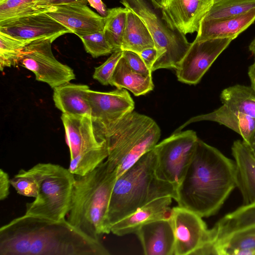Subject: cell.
I'll list each match as a JSON object with an SVG mask.
<instances>
[{
    "mask_svg": "<svg viewBox=\"0 0 255 255\" xmlns=\"http://www.w3.org/2000/svg\"><path fill=\"white\" fill-rule=\"evenodd\" d=\"M100 241L78 231L65 219L23 215L0 229V255H109Z\"/></svg>",
    "mask_w": 255,
    "mask_h": 255,
    "instance_id": "cell-1",
    "label": "cell"
},
{
    "mask_svg": "<svg viewBox=\"0 0 255 255\" xmlns=\"http://www.w3.org/2000/svg\"><path fill=\"white\" fill-rule=\"evenodd\" d=\"M237 188L234 160L198 138L192 159L177 186L178 206L202 217L217 214Z\"/></svg>",
    "mask_w": 255,
    "mask_h": 255,
    "instance_id": "cell-2",
    "label": "cell"
},
{
    "mask_svg": "<svg viewBox=\"0 0 255 255\" xmlns=\"http://www.w3.org/2000/svg\"><path fill=\"white\" fill-rule=\"evenodd\" d=\"M117 178L107 160L82 175H75L68 222L86 237L100 241L110 232L107 216L112 191Z\"/></svg>",
    "mask_w": 255,
    "mask_h": 255,
    "instance_id": "cell-3",
    "label": "cell"
},
{
    "mask_svg": "<svg viewBox=\"0 0 255 255\" xmlns=\"http://www.w3.org/2000/svg\"><path fill=\"white\" fill-rule=\"evenodd\" d=\"M156 163V155L153 149L117 178L107 216L110 233L113 224L142 205L162 197L176 198V187L155 175Z\"/></svg>",
    "mask_w": 255,
    "mask_h": 255,
    "instance_id": "cell-4",
    "label": "cell"
},
{
    "mask_svg": "<svg viewBox=\"0 0 255 255\" xmlns=\"http://www.w3.org/2000/svg\"><path fill=\"white\" fill-rule=\"evenodd\" d=\"M161 130L150 117L132 111L118 121L105 133L110 168H117V177L142 156L154 148Z\"/></svg>",
    "mask_w": 255,
    "mask_h": 255,
    "instance_id": "cell-5",
    "label": "cell"
},
{
    "mask_svg": "<svg viewBox=\"0 0 255 255\" xmlns=\"http://www.w3.org/2000/svg\"><path fill=\"white\" fill-rule=\"evenodd\" d=\"M34 179L38 186L34 200L26 203L24 215L53 220L65 219L70 206L75 175L59 164L39 163L16 174Z\"/></svg>",
    "mask_w": 255,
    "mask_h": 255,
    "instance_id": "cell-6",
    "label": "cell"
},
{
    "mask_svg": "<svg viewBox=\"0 0 255 255\" xmlns=\"http://www.w3.org/2000/svg\"><path fill=\"white\" fill-rule=\"evenodd\" d=\"M120 2L140 18L152 37L158 58L151 72L160 69L176 70L191 43L186 36L170 27L149 0H121Z\"/></svg>",
    "mask_w": 255,
    "mask_h": 255,
    "instance_id": "cell-7",
    "label": "cell"
},
{
    "mask_svg": "<svg viewBox=\"0 0 255 255\" xmlns=\"http://www.w3.org/2000/svg\"><path fill=\"white\" fill-rule=\"evenodd\" d=\"M198 137L192 130L174 132L157 143L155 173L161 180L174 185L176 189L192 159Z\"/></svg>",
    "mask_w": 255,
    "mask_h": 255,
    "instance_id": "cell-8",
    "label": "cell"
},
{
    "mask_svg": "<svg viewBox=\"0 0 255 255\" xmlns=\"http://www.w3.org/2000/svg\"><path fill=\"white\" fill-rule=\"evenodd\" d=\"M55 40L42 38L31 41L22 50L18 60V65L32 72L36 80L52 89L75 79L73 70L54 57L51 45Z\"/></svg>",
    "mask_w": 255,
    "mask_h": 255,
    "instance_id": "cell-9",
    "label": "cell"
},
{
    "mask_svg": "<svg viewBox=\"0 0 255 255\" xmlns=\"http://www.w3.org/2000/svg\"><path fill=\"white\" fill-rule=\"evenodd\" d=\"M87 99L96 133L103 140H106V132L134 109V102L125 89L107 92L89 89Z\"/></svg>",
    "mask_w": 255,
    "mask_h": 255,
    "instance_id": "cell-10",
    "label": "cell"
},
{
    "mask_svg": "<svg viewBox=\"0 0 255 255\" xmlns=\"http://www.w3.org/2000/svg\"><path fill=\"white\" fill-rule=\"evenodd\" d=\"M174 255H197L211 241V232L197 214L180 206L172 208Z\"/></svg>",
    "mask_w": 255,
    "mask_h": 255,
    "instance_id": "cell-11",
    "label": "cell"
},
{
    "mask_svg": "<svg viewBox=\"0 0 255 255\" xmlns=\"http://www.w3.org/2000/svg\"><path fill=\"white\" fill-rule=\"evenodd\" d=\"M234 40L231 38L193 41L176 69L178 81L196 85L214 62Z\"/></svg>",
    "mask_w": 255,
    "mask_h": 255,
    "instance_id": "cell-12",
    "label": "cell"
},
{
    "mask_svg": "<svg viewBox=\"0 0 255 255\" xmlns=\"http://www.w3.org/2000/svg\"><path fill=\"white\" fill-rule=\"evenodd\" d=\"M0 33L25 41L58 37L71 31L43 11L0 21Z\"/></svg>",
    "mask_w": 255,
    "mask_h": 255,
    "instance_id": "cell-13",
    "label": "cell"
},
{
    "mask_svg": "<svg viewBox=\"0 0 255 255\" xmlns=\"http://www.w3.org/2000/svg\"><path fill=\"white\" fill-rule=\"evenodd\" d=\"M213 3V0H166L161 16L170 27L186 35L198 31Z\"/></svg>",
    "mask_w": 255,
    "mask_h": 255,
    "instance_id": "cell-14",
    "label": "cell"
},
{
    "mask_svg": "<svg viewBox=\"0 0 255 255\" xmlns=\"http://www.w3.org/2000/svg\"><path fill=\"white\" fill-rule=\"evenodd\" d=\"M42 10L79 37L104 30L105 17L94 12L87 4H63Z\"/></svg>",
    "mask_w": 255,
    "mask_h": 255,
    "instance_id": "cell-15",
    "label": "cell"
},
{
    "mask_svg": "<svg viewBox=\"0 0 255 255\" xmlns=\"http://www.w3.org/2000/svg\"><path fill=\"white\" fill-rule=\"evenodd\" d=\"M61 119L65 128L70 160L107 143L106 140L101 139L98 136L91 116L62 114Z\"/></svg>",
    "mask_w": 255,
    "mask_h": 255,
    "instance_id": "cell-16",
    "label": "cell"
},
{
    "mask_svg": "<svg viewBox=\"0 0 255 255\" xmlns=\"http://www.w3.org/2000/svg\"><path fill=\"white\" fill-rule=\"evenodd\" d=\"M172 199L170 196L162 197L142 205L113 224L110 227V232L118 236L135 234L145 224L157 220L170 219Z\"/></svg>",
    "mask_w": 255,
    "mask_h": 255,
    "instance_id": "cell-17",
    "label": "cell"
},
{
    "mask_svg": "<svg viewBox=\"0 0 255 255\" xmlns=\"http://www.w3.org/2000/svg\"><path fill=\"white\" fill-rule=\"evenodd\" d=\"M135 234L145 255H174L175 238L170 218L148 222Z\"/></svg>",
    "mask_w": 255,
    "mask_h": 255,
    "instance_id": "cell-18",
    "label": "cell"
},
{
    "mask_svg": "<svg viewBox=\"0 0 255 255\" xmlns=\"http://www.w3.org/2000/svg\"><path fill=\"white\" fill-rule=\"evenodd\" d=\"M236 170L237 188L244 204L255 202V155L243 140H235L231 147Z\"/></svg>",
    "mask_w": 255,
    "mask_h": 255,
    "instance_id": "cell-19",
    "label": "cell"
},
{
    "mask_svg": "<svg viewBox=\"0 0 255 255\" xmlns=\"http://www.w3.org/2000/svg\"><path fill=\"white\" fill-rule=\"evenodd\" d=\"M255 20V7L244 14L231 18L203 20L194 41L226 38L234 39Z\"/></svg>",
    "mask_w": 255,
    "mask_h": 255,
    "instance_id": "cell-20",
    "label": "cell"
},
{
    "mask_svg": "<svg viewBox=\"0 0 255 255\" xmlns=\"http://www.w3.org/2000/svg\"><path fill=\"white\" fill-rule=\"evenodd\" d=\"M203 121L215 122L229 128L239 134L247 143H248L255 128V119L232 111L223 105L211 113L190 118L174 132L181 131L183 128L191 123Z\"/></svg>",
    "mask_w": 255,
    "mask_h": 255,
    "instance_id": "cell-21",
    "label": "cell"
},
{
    "mask_svg": "<svg viewBox=\"0 0 255 255\" xmlns=\"http://www.w3.org/2000/svg\"><path fill=\"white\" fill-rule=\"evenodd\" d=\"M89 87L87 85L68 82L53 89V100L55 107L63 114L91 116L87 99Z\"/></svg>",
    "mask_w": 255,
    "mask_h": 255,
    "instance_id": "cell-22",
    "label": "cell"
},
{
    "mask_svg": "<svg viewBox=\"0 0 255 255\" xmlns=\"http://www.w3.org/2000/svg\"><path fill=\"white\" fill-rule=\"evenodd\" d=\"M255 227V202L244 204L220 219L210 229L209 246L234 232Z\"/></svg>",
    "mask_w": 255,
    "mask_h": 255,
    "instance_id": "cell-23",
    "label": "cell"
},
{
    "mask_svg": "<svg viewBox=\"0 0 255 255\" xmlns=\"http://www.w3.org/2000/svg\"><path fill=\"white\" fill-rule=\"evenodd\" d=\"M208 249V255H255V227L232 233Z\"/></svg>",
    "mask_w": 255,
    "mask_h": 255,
    "instance_id": "cell-24",
    "label": "cell"
},
{
    "mask_svg": "<svg viewBox=\"0 0 255 255\" xmlns=\"http://www.w3.org/2000/svg\"><path fill=\"white\" fill-rule=\"evenodd\" d=\"M110 85L118 89L128 90L135 96L145 95L154 87L151 74L143 75L133 71L123 57L117 65Z\"/></svg>",
    "mask_w": 255,
    "mask_h": 255,
    "instance_id": "cell-25",
    "label": "cell"
},
{
    "mask_svg": "<svg viewBox=\"0 0 255 255\" xmlns=\"http://www.w3.org/2000/svg\"><path fill=\"white\" fill-rule=\"evenodd\" d=\"M154 47L153 39L144 23L128 10L121 49L139 54L145 49Z\"/></svg>",
    "mask_w": 255,
    "mask_h": 255,
    "instance_id": "cell-26",
    "label": "cell"
},
{
    "mask_svg": "<svg viewBox=\"0 0 255 255\" xmlns=\"http://www.w3.org/2000/svg\"><path fill=\"white\" fill-rule=\"evenodd\" d=\"M220 100L232 111L255 119V90L251 86L237 84L225 88Z\"/></svg>",
    "mask_w": 255,
    "mask_h": 255,
    "instance_id": "cell-27",
    "label": "cell"
},
{
    "mask_svg": "<svg viewBox=\"0 0 255 255\" xmlns=\"http://www.w3.org/2000/svg\"><path fill=\"white\" fill-rule=\"evenodd\" d=\"M128 9L126 7L109 8L105 17L104 32L113 52L122 50Z\"/></svg>",
    "mask_w": 255,
    "mask_h": 255,
    "instance_id": "cell-28",
    "label": "cell"
},
{
    "mask_svg": "<svg viewBox=\"0 0 255 255\" xmlns=\"http://www.w3.org/2000/svg\"><path fill=\"white\" fill-rule=\"evenodd\" d=\"M255 7V0H222L214 3L203 20H222L237 17Z\"/></svg>",
    "mask_w": 255,
    "mask_h": 255,
    "instance_id": "cell-29",
    "label": "cell"
},
{
    "mask_svg": "<svg viewBox=\"0 0 255 255\" xmlns=\"http://www.w3.org/2000/svg\"><path fill=\"white\" fill-rule=\"evenodd\" d=\"M108 154V147L106 143L101 147L79 154L70 160L68 169L74 175H84L104 162Z\"/></svg>",
    "mask_w": 255,
    "mask_h": 255,
    "instance_id": "cell-30",
    "label": "cell"
},
{
    "mask_svg": "<svg viewBox=\"0 0 255 255\" xmlns=\"http://www.w3.org/2000/svg\"><path fill=\"white\" fill-rule=\"evenodd\" d=\"M31 41L17 39L0 33V70L18 65L22 50Z\"/></svg>",
    "mask_w": 255,
    "mask_h": 255,
    "instance_id": "cell-31",
    "label": "cell"
},
{
    "mask_svg": "<svg viewBox=\"0 0 255 255\" xmlns=\"http://www.w3.org/2000/svg\"><path fill=\"white\" fill-rule=\"evenodd\" d=\"M37 0H0V21L42 11L35 7Z\"/></svg>",
    "mask_w": 255,
    "mask_h": 255,
    "instance_id": "cell-32",
    "label": "cell"
},
{
    "mask_svg": "<svg viewBox=\"0 0 255 255\" xmlns=\"http://www.w3.org/2000/svg\"><path fill=\"white\" fill-rule=\"evenodd\" d=\"M79 38L83 43L86 51L94 58L107 55L113 52L104 30L81 36Z\"/></svg>",
    "mask_w": 255,
    "mask_h": 255,
    "instance_id": "cell-33",
    "label": "cell"
},
{
    "mask_svg": "<svg viewBox=\"0 0 255 255\" xmlns=\"http://www.w3.org/2000/svg\"><path fill=\"white\" fill-rule=\"evenodd\" d=\"M123 51L122 50L114 51L103 64L99 67H95L93 75V78L103 85H110L117 65L123 57Z\"/></svg>",
    "mask_w": 255,
    "mask_h": 255,
    "instance_id": "cell-34",
    "label": "cell"
},
{
    "mask_svg": "<svg viewBox=\"0 0 255 255\" xmlns=\"http://www.w3.org/2000/svg\"><path fill=\"white\" fill-rule=\"evenodd\" d=\"M10 184L21 195L35 198L38 194L37 183L32 178L15 174L10 179Z\"/></svg>",
    "mask_w": 255,
    "mask_h": 255,
    "instance_id": "cell-35",
    "label": "cell"
},
{
    "mask_svg": "<svg viewBox=\"0 0 255 255\" xmlns=\"http://www.w3.org/2000/svg\"><path fill=\"white\" fill-rule=\"evenodd\" d=\"M123 57L133 71L143 75L151 74L150 69L147 67L138 54L130 51H124Z\"/></svg>",
    "mask_w": 255,
    "mask_h": 255,
    "instance_id": "cell-36",
    "label": "cell"
},
{
    "mask_svg": "<svg viewBox=\"0 0 255 255\" xmlns=\"http://www.w3.org/2000/svg\"><path fill=\"white\" fill-rule=\"evenodd\" d=\"M87 0H37L35 7L39 10L43 9L53 6L81 3L87 4Z\"/></svg>",
    "mask_w": 255,
    "mask_h": 255,
    "instance_id": "cell-37",
    "label": "cell"
},
{
    "mask_svg": "<svg viewBox=\"0 0 255 255\" xmlns=\"http://www.w3.org/2000/svg\"><path fill=\"white\" fill-rule=\"evenodd\" d=\"M138 54L151 70L153 65L158 58V51L156 48L155 47L148 48L143 50Z\"/></svg>",
    "mask_w": 255,
    "mask_h": 255,
    "instance_id": "cell-38",
    "label": "cell"
},
{
    "mask_svg": "<svg viewBox=\"0 0 255 255\" xmlns=\"http://www.w3.org/2000/svg\"><path fill=\"white\" fill-rule=\"evenodd\" d=\"M9 175L3 169L0 170V200H4L9 194L10 182Z\"/></svg>",
    "mask_w": 255,
    "mask_h": 255,
    "instance_id": "cell-39",
    "label": "cell"
},
{
    "mask_svg": "<svg viewBox=\"0 0 255 255\" xmlns=\"http://www.w3.org/2000/svg\"><path fill=\"white\" fill-rule=\"evenodd\" d=\"M88 3L91 6L95 8L103 17H106L108 14V10L102 0H87Z\"/></svg>",
    "mask_w": 255,
    "mask_h": 255,
    "instance_id": "cell-40",
    "label": "cell"
},
{
    "mask_svg": "<svg viewBox=\"0 0 255 255\" xmlns=\"http://www.w3.org/2000/svg\"><path fill=\"white\" fill-rule=\"evenodd\" d=\"M248 73L251 81V86L255 90V59L253 63L249 66Z\"/></svg>",
    "mask_w": 255,
    "mask_h": 255,
    "instance_id": "cell-41",
    "label": "cell"
},
{
    "mask_svg": "<svg viewBox=\"0 0 255 255\" xmlns=\"http://www.w3.org/2000/svg\"><path fill=\"white\" fill-rule=\"evenodd\" d=\"M247 144L250 147L253 154L255 155V128L250 138L248 143Z\"/></svg>",
    "mask_w": 255,
    "mask_h": 255,
    "instance_id": "cell-42",
    "label": "cell"
},
{
    "mask_svg": "<svg viewBox=\"0 0 255 255\" xmlns=\"http://www.w3.org/2000/svg\"><path fill=\"white\" fill-rule=\"evenodd\" d=\"M166 0H149L153 6L157 9L161 10Z\"/></svg>",
    "mask_w": 255,
    "mask_h": 255,
    "instance_id": "cell-43",
    "label": "cell"
},
{
    "mask_svg": "<svg viewBox=\"0 0 255 255\" xmlns=\"http://www.w3.org/2000/svg\"><path fill=\"white\" fill-rule=\"evenodd\" d=\"M249 49L255 58V38L250 44Z\"/></svg>",
    "mask_w": 255,
    "mask_h": 255,
    "instance_id": "cell-44",
    "label": "cell"
},
{
    "mask_svg": "<svg viewBox=\"0 0 255 255\" xmlns=\"http://www.w3.org/2000/svg\"><path fill=\"white\" fill-rule=\"evenodd\" d=\"M214 0V3H215V2H217L222 0Z\"/></svg>",
    "mask_w": 255,
    "mask_h": 255,
    "instance_id": "cell-45",
    "label": "cell"
}]
</instances>
